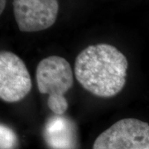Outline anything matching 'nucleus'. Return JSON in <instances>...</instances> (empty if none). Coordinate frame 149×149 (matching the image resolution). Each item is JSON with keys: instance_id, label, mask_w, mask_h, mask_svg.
Returning <instances> with one entry per match:
<instances>
[{"instance_id": "1", "label": "nucleus", "mask_w": 149, "mask_h": 149, "mask_svg": "<svg viewBox=\"0 0 149 149\" xmlns=\"http://www.w3.org/2000/svg\"><path fill=\"white\" fill-rule=\"evenodd\" d=\"M127 57L109 44L92 45L84 49L74 61V76L93 95L111 98L126 84Z\"/></svg>"}, {"instance_id": "2", "label": "nucleus", "mask_w": 149, "mask_h": 149, "mask_svg": "<svg viewBox=\"0 0 149 149\" xmlns=\"http://www.w3.org/2000/svg\"><path fill=\"white\" fill-rule=\"evenodd\" d=\"M37 89L47 95V105L56 115H63L68 109L65 94L71 89L74 75L69 62L63 57L51 56L42 60L37 66Z\"/></svg>"}, {"instance_id": "3", "label": "nucleus", "mask_w": 149, "mask_h": 149, "mask_svg": "<svg viewBox=\"0 0 149 149\" xmlns=\"http://www.w3.org/2000/svg\"><path fill=\"white\" fill-rule=\"evenodd\" d=\"M93 149H149V124L137 118L120 119L98 136Z\"/></svg>"}, {"instance_id": "4", "label": "nucleus", "mask_w": 149, "mask_h": 149, "mask_svg": "<svg viewBox=\"0 0 149 149\" xmlns=\"http://www.w3.org/2000/svg\"><path fill=\"white\" fill-rule=\"evenodd\" d=\"M31 76L23 61L8 51L0 52V98L7 103L22 100L30 93Z\"/></svg>"}, {"instance_id": "5", "label": "nucleus", "mask_w": 149, "mask_h": 149, "mask_svg": "<svg viewBox=\"0 0 149 149\" xmlns=\"http://www.w3.org/2000/svg\"><path fill=\"white\" fill-rule=\"evenodd\" d=\"M13 12L21 32H34L51 27L56 20L57 0H13Z\"/></svg>"}, {"instance_id": "6", "label": "nucleus", "mask_w": 149, "mask_h": 149, "mask_svg": "<svg viewBox=\"0 0 149 149\" xmlns=\"http://www.w3.org/2000/svg\"><path fill=\"white\" fill-rule=\"evenodd\" d=\"M61 116L56 115L48 120L44 129L45 141L52 149H74V128Z\"/></svg>"}, {"instance_id": "7", "label": "nucleus", "mask_w": 149, "mask_h": 149, "mask_svg": "<svg viewBox=\"0 0 149 149\" xmlns=\"http://www.w3.org/2000/svg\"><path fill=\"white\" fill-rule=\"evenodd\" d=\"M1 149H14L17 145V137L13 130L4 124L0 128Z\"/></svg>"}, {"instance_id": "8", "label": "nucleus", "mask_w": 149, "mask_h": 149, "mask_svg": "<svg viewBox=\"0 0 149 149\" xmlns=\"http://www.w3.org/2000/svg\"><path fill=\"white\" fill-rule=\"evenodd\" d=\"M6 6V0H0V13H2Z\"/></svg>"}]
</instances>
